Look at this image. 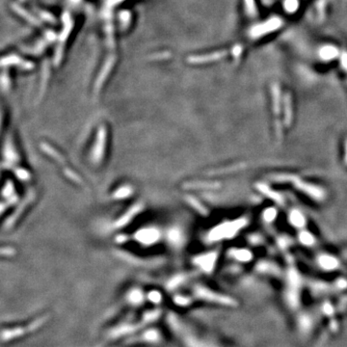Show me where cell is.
I'll use <instances>...</instances> for the list:
<instances>
[{
	"label": "cell",
	"mask_w": 347,
	"mask_h": 347,
	"mask_svg": "<svg viewBox=\"0 0 347 347\" xmlns=\"http://www.w3.org/2000/svg\"><path fill=\"white\" fill-rule=\"evenodd\" d=\"M288 222L297 231L307 228L308 218L305 213L297 208H291L288 211Z\"/></svg>",
	"instance_id": "5b68a950"
},
{
	"label": "cell",
	"mask_w": 347,
	"mask_h": 347,
	"mask_svg": "<svg viewBox=\"0 0 347 347\" xmlns=\"http://www.w3.org/2000/svg\"><path fill=\"white\" fill-rule=\"evenodd\" d=\"M343 159H344L345 165L347 166V137L345 140V143H344V156H343Z\"/></svg>",
	"instance_id": "7c38bea8"
},
{
	"label": "cell",
	"mask_w": 347,
	"mask_h": 347,
	"mask_svg": "<svg viewBox=\"0 0 347 347\" xmlns=\"http://www.w3.org/2000/svg\"><path fill=\"white\" fill-rule=\"evenodd\" d=\"M256 189L258 192H260L262 196H264L266 199H268L269 201H271L275 206H277L279 208H284L286 207V199L285 197L278 192L276 189H274L269 182H264V181H260L256 183Z\"/></svg>",
	"instance_id": "3957f363"
},
{
	"label": "cell",
	"mask_w": 347,
	"mask_h": 347,
	"mask_svg": "<svg viewBox=\"0 0 347 347\" xmlns=\"http://www.w3.org/2000/svg\"><path fill=\"white\" fill-rule=\"evenodd\" d=\"M294 118V107L291 96L287 93L283 96V107H282V122L285 129H290L293 124Z\"/></svg>",
	"instance_id": "277c9868"
},
{
	"label": "cell",
	"mask_w": 347,
	"mask_h": 347,
	"mask_svg": "<svg viewBox=\"0 0 347 347\" xmlns=\"http://www.w3.org/2000/svg\"><path fill=\"white\" fill-rule=\"evenodd\" d=\"M266 178L269 183L290 186L297 193L316 204H323L328 198V191L324 186L306 179L298 174L276 172L268 174Z\"/></svg>",
	"instance_id": "6da1fadb"
},
{
	"label": "cell",
	"mask_w": 347,
	"mask_h": 347,
	"mask_svg": "<svg viewBox=\"0 0 347 347\" xmlns=\"http://www.w3.org/2000/svg\"><path fill=\"white\" fill-rule=\"evenodd\" d=\"M232 257L238 261L249 262L253 260V253L249 249H237L232 252Z\"/></svg>",
	"instance_id": "9c48e42d"
},
{
	"label": "cell",
	"mask_w": 347,
	"mask_h": 347,
	"mask_svg": "<svg viewBox=\"0 0 347 347\" xmlns=\"http://www.w3.org/2000/svg\"><path fill=\"white\" fill-rule=\"evenodd\" d=\"M281 26V21L279 18H273L270 19L268 21H265L263 24L260 25H256L252 28L250 35L252 38H257L260 37L263 35L268 34L273 32L274 30L279 29V27Z\"/></svg>",
	"instance_id": "8992f818"
},
{
	"label": "cell",
	"mask_w": 347,
	"mask_h": 347,
	"mask_svg": "<svg viewBox=\"0 0 347 347\" xmlns=\"http://www.w3.org/2000/svg\"><path fill=\"white\" fill-rule=\"evenodd\" d=\"M285 7L289 12H295L297 10V7H298V2L296 0H288V1H286Z\"/></svg>",
	"instance_id": "8fae6325"
},
{
	"label": "cell",
	"mask_w": 347,
	"mask_h": 347,
	"mask_svg": "<svg viewBox=\"0 0 347 347\" xmlns=\"http://www.w3.org/2000/svg\"><path fill=\"white\" fill-rule=\"evenodd\" d=\"M336 53L337 52L334 48H324L321 52V55L325 59H330V58H333L336 55Z\"/></svg>",
	"instance_id": "30bf717a"
},
{
	"label": "cell",
	"mask_w": 347,
	"mask_h": 347,
	"mask_svg": "<svg viewBox=\"0 0 347 347\" xmlns=\"http://www.w3.org/2000/svg\"><path fill=\"white\" fill-rule=\"evenodd\" d=\"M297 241L305 248H312L316 245L317 238L311 230H308L307 228H305L303 230L298 231Z\"/></svg>",
	"instance_id": "52a82bcc"
},
{
	"label": "cell",
	"mask_w": 347,
	"mask_h": 347,
	"mask_svg": "<svg viewBox=\"0 0 347 347\" xmlns=\"http://www.w3.org/2000/svg\"><path fill=\"white\" fill-rule=\"evenodd\" d=\"M279 216V207L273 205L264 208L261 212V219L263 224L272 225Z\"/></svg>",
	"instance_id": "ba28073f"
},
{
	"label": "cell",
	"mask_w": 347,
	"mask_h": 347,
	"mask_svg": "<svg viewBox=\"0 0 347 347\" xmlns=\"http://www.w3.org/2000/svg\"><path fill=\"white\" fill-rule=\"evenodd\" d=\"M316 266L324 272H335L341 268V260L334 254L321 252L315 256Z\"/></svg>",
	"instance_id": "7a4b0ae2"
}]
</instances>
